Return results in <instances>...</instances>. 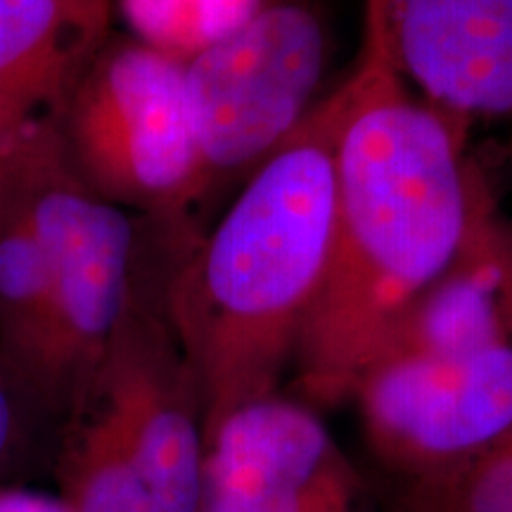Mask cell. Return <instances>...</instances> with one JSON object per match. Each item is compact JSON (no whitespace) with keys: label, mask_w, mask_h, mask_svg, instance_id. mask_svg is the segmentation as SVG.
<instances>
[{"label":"cell","mask_w":512,"mask_h":512,"mask_svg":"<svg viewBox=\"0 0 512 512\" xmlns=\"http://www.w3.org/2000/svg\"><path fill=\"white\" fill-rule=\"evenodd\" d=\"M339 88L328 252L290 370L294 399L316 411L351 399L394 320L456 256L486 188L465 121L411 91L370 12Z\"/></svg>","instance_id":"obj_1"},{"label":"cell","mask_w":512,"mask_h":512,"mask_svg":"<svg viewBox=\"0 0 512 512\" xmlns=\"http://www.w3.org/2000/svg\"><path fill=\"white\" fill-rule=\"evenodd\" d=\"M339 114L337 86L200 238L171 242L164 304L200 389L204 444L290 375L328 252Z\"/></svg>","instance_id":"obj_2"},{"label":"cell","mask_w":512,"mask_h":512,"mask_svg":"<svg viewBox=\"0 0 512 512\" xmlns=\"http://www.w3.org/2000/svg\"><path fill=\"white\" fill-rule=\"evenodd\" d=\"M145 223L117 330L57 430L69 512H200L204 415L164 304L171 247Z\"/></svg>","instance_id":"obj_3"},{"label":"cell","mask_w":512,"mask_h":512,"mask_svg":"<svg viewBox=\"0 0 512 512\" xmlns=\"http://www.w3.org/2000/svg\"><path fill=\"white\" fill-rule=\"evenodd\" d=\"M332 31L316 0H273L245 27L188 62L195 185L178 238L192 245L242 183L304 124L325 95Z\"/></svg>","instance_id":"obj_4"},{"label":"cell","mask_w":512,"mask_h":512,"mask_svg":"<svg viewBox=\"0 0 512 512\" xmlns=\"http://www.w3.org/2000/svg\"><path fill=\"white\" fill-rule=\"evenodd\" d=\"M50 126L64 164L88 190L178 238L197 169L181 60L112 31Z\"/></svg>","instance_id":"obj_5"},{"label":"cell","mask_w":512,"mask_h":512,"mask_svg":"<svg viewBox=\"0 0 512 512\" xmlns=\"http://www.w3.org/2000/svg\"><path fill=\"white\" fill-rule=\"evenodd\" d=\"M24 140L31 207L50 275L43 399L62 422L126 309L145 223L102 200L67 169L50 119L31 124Z\"/></svg>","instance_id":"obj_6"},{"label":"cell","mask_w":512,"mask_h":512,"mask_svg":"<svg viewBox=\"0 0 512 512\" xmlns=\"http://www.w3.org/2000/svg\"><path fill=\"white\" fill-rule=\"evenodd\" d=\"M351 401L384 465L406 479L427 475L512 430V342L373 366Z\"/></svg>","instance_id":"obj_7"},{"label":"cell","mask_w":512,"mask_h":512,"mask_svg":"<svg viewBox=\"0 0 512 512\" xmlns=\"http://www.w3.org/2000/svg\"><path fill=\"white\" fill-rule=\"evenodd\" d=\"M358 475L316 408L271 396L204 444L200 512H356Z\"/></svg>","instance_id":"obj_8"},{"label":"cell","mask_w":512,"mask_h":512,"mask_svg":"<svg viewBox=\"0 0 512 512\" xmlns=\"http://www.w3.org/2000/svg\"><path fill=\"white\" fill-rule=\"evenodd\" d=\"M399 72L448 117L512 121V0H366Z\"/></svg>","instance_id":"obj_9"},{"label":"cell","mask_w":512,"mask_h":512,"mask_svg":"<svg viewBox=\"0 0 512 512\" xmlns=\"http://www.w3.org/2000/svg\"><path fill=\"white\" fill-rule=\"evenodd\" d=\"M512 342V228L484 188L460 249L394 320L366 370Z\"/></svg>","instance_id":"obj_10"},{"label":"cell","mask_w":512,"mask_h":512,"mask_svg":"<svg viewBox=\"0 0 512 512\" xmlns=\"http://www.w3.org/2000/svg\"><path fill=\"white\" fill-rule=\"evenodd\" d=\"M114 17L117 0H0V143L53 117Z\"/></svg>","instance_id":"obj_11"},{"label":"cell","mask_w":512,"mask_h":512,"mask_svg":"<svg viewBox=\"0 0 512 512\" xmlns=\"http://www.w3.org/2000/svg\"><path fill=\"white\" fill-rule=\"evenodd\" d=\"M27 128L0 155V356L43 399L50 275L31 207Z\"/></svg>","instance_id":"obj_12"},{"label":"cell","mask_w":512,"mask_h":512,"mask_svg":"<svg viewBox=\"0 0 512 512\" xmlns=\"http://www.w3.org/2000/svg\"><path fill=\"white\" fill-rule=\"evenodd\" d=\"M273 0H117L128 34L188 62L245 27Z\"/></svg>","instance_id":"obj_13"},{"label":"cell","mask_w":512,"mask_h":512,"mask_svg":"<svg viewBox=\"0 0 512 512\" xmlns=\"http://www.w3.org/2000/svg\"><path fill=\"white\" fill-rule=\"evenodd\" d=\"M403 512H512V430L470 456L406 479Z\"/></svg>","instance_id":"obj_14"},{"label":"cell","mask_w":512,"mask_h":512,"mask_svg":"<svg viewBox=\"0 0 512 512\" xmlns=\"http://www.w3.org/2000/svg\"><path fill=\"white\" fill-rule=\"evenodd\" d=\"M60 422L27 380L0 356V489L53 465Z\"/></svg>","instance_id":"obj_15"},{"label":"cell","mask_w":512,"mask_h":512,"mask_svg":"<svg viewBox=\"0 0 512 512\" xmlns=\"http://www.w3.org/2000/svg\"><path fill=\"white\" fill-rule=\"evenodd\" d=\"M0 512H69L62 498L27 494L22 489H0Z\"/></svg>","instance_id":"obj_16"},{"label":"cell","mask_w":512,"mask_h":512,"mask_svg":"<svg viewBox=\"0 0 512 512\" xmlns=\"http://www.w3.org/2000/svg\"><path fill=\"white\" fill-rule=\"evenodd\" d=\"M8 147V143H0V155H3V150Z\"/></svg>","instance_id":"obj_17"},{"label":"cell","mask_w":512,"mask_h":512,"mask_svg":"<svg viewBox=\"0 0 512 512\" xmlns=\"http://www.w3.org/2000/svg\"><path fill=\"white\" fill-rule=\"evenodd\" d=\"M510 228H512V223H510Z\"/></svg>","instance_id":"obj_18"}]
</instances>
